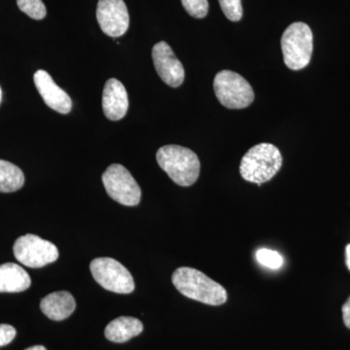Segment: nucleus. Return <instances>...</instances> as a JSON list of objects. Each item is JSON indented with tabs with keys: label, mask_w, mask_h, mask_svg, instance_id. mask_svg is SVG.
<instances>
[{
	"label": "nucleus",
	"mask_w": 350,
	"mask_h": 350,
	"mask_svg": "<svg viewBox=\"0 0 350 350\" xmlns=\"http://www.w3.org/2000/svg\"><path fill=\"white\" fill-rule=\"evenodd\" d=\"M172 280L182 295L192 300L209 306H221L228 300L225 288L198 269L182 267L174 271Z\"/></svg>",
	"instance_id": "1"
},
{
	"label": "nucleus",
	"mask_w": 350,
	"mask_h": 350,
	"mask_svg": "<svg viewBox=\"0 0 350 350\" xmlns=\"http://www.w3.org/2000/svg\"><path fill=\"white\" fill-rule=\"evenodd\" d=\"M157 162L177 185L189 187L200 176L199 158L191 149L179 145H165L157 152Z\"/></svg>",
	"instance_id": "2"
},
{
	"label": "nucleus",
	"mask_w": 350,
	"mask_h": 350,
	"mask_svg": "<svg viewBox=\"0 0 350 350\" xmlns=\"http://www.w3.org/2000/svg\"><path fill=\"white\" fill-rule=\"evenodd\" d=\"M282 155L278 147L271 144L255 145L241 159L239 172L244 180L256 183L268 182L282 167Z\"/></svg>",
	"instance_id": "3"
},
{
	"label": "nucleus",
	"mask_w": 350,
	"mask_h": 350,
	"mask_svg": "<svg viewBox=\"0 0 350 350\" xmlns=\"http://www.w3.org/2000/svg\"><path fill=\"white\" fill-rule=\"evenodd\" d=\"M283 59L292 70H301L308 66L313 51L312 29L305 23L297 22L285 29L282 38Z\"/></svg>",
	"instance_id": "4"
},
{
	"label": "nucleus",
	"mask_w": 350,
	"mask_h": 350,
	"mask_svg": "<svg viewBox=\"0 0 350 350\" xmlns=\"http://www.w3.org/2000/svg\"><path fill=\"white\" fill-rule=\"evenodd\" d=\"M214 92L219 103L229 109H243L254 100V92L243 76L231 70H222L216 75Z\"/></svg>",
	"instance_id": "5"
},
{
	"label": "nucleus",
	"mask_w": 350,
	"mask_h": 350,
	"mask_svg": "<svg viewBox=\"0 0 350 350\" xmlns=\"http://www.w3.org/2000/svg\"><path fill=\"white\" fill-rule=\"evenodd\" d=\"M96 282L117 294H131L135 290L133 276L124 265L109 257L96 258L90 265Z\"/></svg>",
	"instance_id": "6"
},
{
	"label": "nucleus",
	"mask_w": 350,
	"mask_h": 350,
	"mask_svg": "<svg viewBox=\"0 0 350 350\" xmlns=\"http://www.w3.org/2000/svg\"><path fill=\"white\" fill-rule=\"evenodd\" d=\"M103 183L108 196L126 206H137L142 190L131 172L124 165L113 163L103 174Z\"/></svg>",
	"instance_id": "7"
},
{
	"label": "nucleus",
	"mask_w": 350,
	"mask_h": 350,
	"mask_svg": "<svg viewBox=\"0 0 350 350\" xmlns=\"http://www.w3.org/2000/svg\"><path fill=\"white\" fill-rule=\"evenodd\" d=\"M13 251L21 264L32 269L42 268L59 258V250L54 243L31 234L18 239Z\"/></svg>",
	"instance_id": "8"
},
{
	"label": "nucleus",
	"mask_w": 350,
	"mask_h": 350,
	"mask_svg": "<svg viewBox=\"0 0 350 350\" xmlns=\"http://www.w3.org/2000/svg\"><path fill=\"white\" fill-rule=\"evenodd\" d=\"M96 19L101 31L113 38L124 36L130 25V16L124 0H100Z\"/></svg>",
	"instance_id": "9"
},
{
	"label": "nucleus",
	"mask_w": 350,
	"mask_h": 350,
	"mask_svg": "<svg viewBox=\"0 0 350 350\" xmlns=\"http://www.w3.org/2000/svg\"><path fill=\"white\" fill-rule=\"evenodd\" d=\"M152 57L157 73L165 84L172 88L181 86L185 70L169 44L165 41L157 43L152 50Z\"/></svg>",
	"instance_id": "10"
},
{
	"label": "nucleus",
	"mask_w": 350,
	"mask_h": 350,
	"mask_svg": "<svg viewBox=\"0 0 350 350\" xmlns=\"http://www.w3.org/2000/svg\"><path fill=\"white\" fill-rule=\"evenodd\" d=\"M33 80L38 93L48 107L61 114H68L71 111V98L63 89L57 86L47 71L41 69L36 71Z\"/></svg>",
	"instance_id": "11"
},
{
	"label": "nucleus",
	"mask_w": 350,
	"mask_h": 350,
	"mask_svg": "<svg viewBox=\"0 0 350 350\" xmlns=\"http://www.w3.org/2000/svg\"><path fill=\"white\" fill-rule=\"evenodd\" d=\"M103 108L105 117L111 121H119L128 112L129 98L126 88L115 78L105 83L103 94Z\"/></svg>",
	"instance_id": "12"
},
{
	"label": "nucleus",
	"mask_w": 350,
	"mask_h": 350,
	"mask_svg": "<svg viewBox=\"0 0 350 350\" xmlns=\"http://www.w3.org/2000/svg\"><path fill=\"white\" fill-rule=\"evenodd\" d=\"M40 308L48 319L62 321L75 312L76 301L69 292H54L44 297L41 300Z\"/></svg>",
	"instance_id": "13"
},
{
	"label": "nucleus",
	"mask_w": 350,
	"mask_h": 350,
	"mask_svg": "<svg viewBox=\"0 0 350 350\" xmlns=\"http://www.w3.org/2000/svg\"><path fill=\"white\" fill-rule=\"evenodd\" d=\"M31 285V276L19 265H0V293H19L29 289Z\"/></svg>",
	"instance_id": "14"
},
{
	"label": "nucleus",
	"mask_w": 350,
	"mask_h": 350,
	"mask_svg": "<svg viewBox=\"0 0 350 350\" xmlns=\"http://www.w3.org/2000/svg\"><path fill=\"white\" fill-rule=\"evenodd\" d=\"M144 331V324L135 317H121L112 320L105 331V338L112 342L123 344Z\"/></svg>",
	"instance_id": "15"
},
{
	"label": "nucleus",
	"mask_w": 350,
	"mask_h": 350,
	"mask_svg": "<svg viewBox=\"0 0 350 350\" xmlns=\"http://www.w3.org/2000/svg\"><path fill=\"white\" fill-rule=\"evenodd\" d=\"M25 184V175L17 165L0 160V193H12Z\"/></svg>",
	"instance_id": "16"
},
{
	"label": "nucleus",
	"mask_w": 350,
	"mask_h": 350,
	"mask_svg": "<svg viewBox=\"0 0 350 350\" xmlns=\"http://www.w3.org/2000/svg\"><path fill=\"white\" fill-rule=\"evenodd\" d=\"M17 4L20 10L31 19L42 20L47 15L42 0H17Z\"/></svg>",
	"instance_id": "17"
},
{
	"label": "nucleus",
	"mask_w": 350,
	"mask_h": 350,
	"mask_svg": "<svg viewBox=\"0 0 350 350\" xmlns=\"http://www.w3.org/2000/svg\"><path fill=\"white\" fill-rule=\"evenodd\" d=\"M256 259L262 266L271 269H280L283 264V259L280 253L267 248H261L257 251Z\"/></svg>",
	"instance_id": "18"
},
{
	"label": "nucleus",
	"mask_w": 350,
	"mask_h": 350,
	"mask_svg": "<svg viewBox=\"0 0 350 350\" xmlns=\"http://www.w3.org/2000/svg\"><path fill=\"white\" fill-rule=\"evenodd\" d=\"M219 3L226 17L232 22H239L243 18L241 0H219Z\"/></svg>",
	"instance_id": "19"
},
{
	"label": "nucleus",
	"mask_w": 350,
	"mask_h": 350,
	"mask_svg": "<svg viewBox=\"0 0 350 350\" xmlns=\"http://www.w3.org/2000/svg\"><path fill=\"white\" fill-rule=\"evenodd\" d=\"M182 5L189 15L196 19H202L208 13V1L207 0H181Z\"/></svg>",
	"instance_id": "20"
},
{
	"label": "nucleus",
	"mask_w": 350,
	"mask_h": 350,
	"mask_svg": "<svg viewBox=\"0 0 350 350\" xmlns=\"http://www.w3.org/2000/svg\"><path fill=\"white\" fill-rule=\"evenodd\" d=\"M16 329L8 324H0V347L10 344L15 338Z\"/></svg>",
	"instance_id": "21"
},
{
	"label": "nucleus",
	"mask_w": 350,
	"mask_h": 350,
	"mask_svg": "<svg viewBox=\"0 0 350 350\" xmlns=\"http://www.w3.org/2000/svg\"><path fill=\"white\" fill-rule=\"evenodd\" d=\"M342 310L345 326L350 329V296L347 301H345V305L342 306Z\"/></svg>",
	"instance_id": "22"
},
{
	"label": "nucleus",
	"mask_w": 350,
	"mask_h": 350,
	"mask_svg": "<svg viewBox=\"0 0 350 350\" xmlns=\"http://www.w3.org/2000/svg\"><path fill=\"white\" fill-rule=\"evenodd\" d=\"M345 254H347V266L350 271V244L345 248Z\"/></svg>",
	"instance_id": "23"
},
{
	"label": "nucleus",
	"mask_w": 350,
	"mask_h": 350,
	"mask_svg": "<svg viewBox=\"0 0 350 350\" xmlns=\"http://www.w3.org/2000/svg\"><path fill=\"white\" fill-rule=\"evenodd\" d=\"M25 350H47L43 345H34V347H29V349Z\"/></svg>",
	"instance_id": "24"
},
{
	"label": "nucleus",
	"mask_w": 350,
	"mask_h": 350,
	"mask_svg": "<svg viewBox=\"0 0 350 350\" xmlns=\"http://www.w3.org/2000/svg\"><path fill=\"white\" fill-rule=\"evenodd\" d=\"M1 98H2V91H1V88H0V103H1Z\"/></svg>",
	"instance_id": "25"
}]
</instances>
